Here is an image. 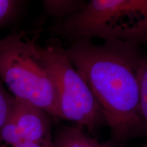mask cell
I'll list each match as a JSON object with an SVG mask.
<instances>
[{
  "label": "cell",
  "instance_id": "cell-2",
  "mask_svg": "<svg viewBox=\"0 0 147 147\" xmlns=\"http://www.w3.org/2000/svg\"><path fill=\"white\" fill-rule=\"evenodd\" d=\"M56 31L72 42L100 39L147 46V0H86L58 21Z\"/></svg>",
  "mask_w": 147,
  "mask_h": 147
},
{
  "label": "cell",
  "instance_id": "cell-3",
  "mask_svg": "<svg viewBox=\"0 0 147 147\" xmlns=\"http://www.w3.org/2000/svg\"><path fill=\"white\" fill-rule=\"evenodd\" d=\"M0 78L14 98L57 118L54 87L40 46L24 32H11L0 38Z\"/></svg>",
  "mask_w": 147,
  "mask_h": 147
},
{
  "label": "cell",
  "instance_id": "cell-8",
  "mask_svg": "<svg viewBox=\"0 0 147 147\" xmlns=\"http://www.w3.org/2000/svg\"><path fill=\"white\" fill-rule=\"evenodd\" d=\"M48 15L57 21L72 13L79 7L81 0H40Z\"/></svg>",
  "mask_w": 147,
  "mask_h": 147
},
{
  "label": "cell",
  "instance_id": "cell-9",
  "mask_svg": "<svg viewBox=\"0 0 147 147\" xmlns=\"http://www.w3.org/2000/svg\"><path fill=\"white\" fill-rule=\"evenodd\" d=\"M140 125L139 128L138 138L147 139V57H145L141 67L140 76Z\"/></svg>",
  "mask_w": 147,
  "mask_h": 147
},
{
  "label": "cell",
  "instance_id": "cell-10",
  "mask_svg": "<svg viewBox=\"0 0 147 147\" xmlns=\"http://www.w3.org/2000/svg\"><path fill=\"white\" fill-rule=\"evenodd\" d=\"M15 98L5 88L0 78V129L8 118Z\"/></svg>",
  "mask_w": 147,
  "mask_h": 147
},
{
  "label": "cell",
  "instance_id": "cell-4",
  "mask_svg": "<svg viewBox=\"0 0 147 147\" xmlns=\"http://www.w3.org/2000/svg\"><path fill=\"white\" fill-rule=\"evenodd\" d=\"M54 87L57 118L75 123L95 135L106 121L84 79L72 65L66 49L57 44L40 47Z\"/></svg>",
  "mask_w": 147,
  "mask_h": 147
},
{
  "label": "cell",
  "instance_id": "cell-6",
  "mask_svg": "<svg viewBox=\"0 0 147 147\" xmlns=\"http://www.w3.org/2000/svg\"><path fill=\"white\" fill-rule=\"evenodd\" d=\"M51 147H110L90 137L79 125L63 126L57 131Z\"/></svg>",
  "mask_w": 147,
  "mask_h": 147
},
{
  "label": "cell",
  "instance_id": "cell-5",
  "mask_svg": "<svg viewBox=\"0 0 147 147\" xmlns=\"http://www.w3.org/2000/svg\"><path fill=\"white\" fill-rule=\"evenodd\" d=\"M51 144L43 127L22 114H9L0 129V147H51Z\"/></svg>",
  "mask_w": 147,
  "mask_h": 147
},
{
  "label": "cell",
  "instance_id": "cell-11",
  "mask_svg": "<svg viewBox=\"0 0 147 147\" xmlns=\"http://www.w3.org/2000/svg\"><path fill=\"white\" fill-rule=\"evenodd\" d=\"M138 147H147V139L145 140L144 142L143 143V144L141 145V146H140Z\"/></svg>",
  "mask_w": 147,
  "mask_h": 147
},
{
  "label": "cell",
  "instance_id": "cell-7",
  "mask_svg": "<svg viewBox=\"0 0 147 147\" xmlns=\"http://www.w3.org/2000/svg\"><path fill=\"white\" fill-rule=\"evenodd\" d=\"M26 0H0V31L15 23Z\"/></svg>",
  "mask_w": 147,
  "mask_h": 147
},
{
  "label": "cell",
  "instance_id": "cell-1",
  "mask_svg": "<svg viewBox=\"0 0 147 147\" xmlns=\"http://www.w3.org/2000/svg\"><path fill=\"white\" fill-rule=\"evenodd\" d=\"M140 47L110 40L74 42L66 53L98 102L110 129V147H127L138 138Z\"/></svg>",
  "mask_w": 147,
  "mask_h": 147
}]
</instances>
